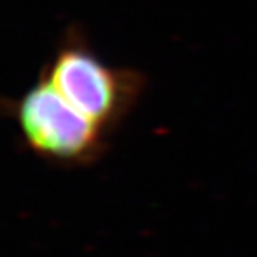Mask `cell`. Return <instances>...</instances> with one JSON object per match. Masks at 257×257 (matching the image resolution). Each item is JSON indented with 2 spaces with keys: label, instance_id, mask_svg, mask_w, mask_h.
<instances>
[{
  "label": "cell",
  "instance_id": "1",
  "mask_svg": "<svg viewBox=\"0 0 257 257\" xmlns=\"http://www.w3.org/2000/svg\"><path fill=\"white\" fill-rule=\"evenodd\" d=\"M27 150L60 166H81L101 155L106 135L80 114L42 73L24 95L2 101Z\"/></svg>",
  "mask_w": 257,
  "mask_h": 257
},
{
  "label": "cell",
  "instance_id": "2",
  "mask_svg": "<svg viewBox=\"0 0 257 257\" xmlns=\"http://www.w3.org/2000/svg\"><path fill=\"white\" fill-rule=\"evenodd\" d=\"M70 105L105 133L128 113L138 76L96 57L78 32H68L40 72Z\"/></svg>",
  "mask_w": 257,
  "mask_h": 257
}]
</instances>
